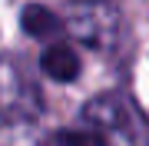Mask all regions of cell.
<instances>
[{
	"instance_id": "obj_3",
	"label": "cell",
	"mask_w": 149,
	"mask_h": 146,
	"mask_svg": "<svg viewBox=\"0 0 149 146\" xmlns=\"http://www.w3.org/2000/svg\"><path fill=\"white\" fill-rule=\"evenodd\" d=\"M63 146H106V140L96 133H63Z\"/></svg>"
},
{
	"instance_id": "obj_1",
	"label": "cell",
	"mask_w": 149,
	"mask_h": 146,
	"mask_svg": "<svg viewBox=\"0 0 149 146\" xmlns=\"http://www.w3.org/2000/svg\"><path fill=\"white\" fill-rule=\"evenodd\" d=\"M40 63H43V73L50 80H60V83L76 80V73H80V60H76V53L70 47H47Z\"/></svg>"
},
{
	"instance_id": "obj_2",
	"label": "cell",
	"mask_w": 149,
	"mask_h": 146,
	"mask_svg": "<svg viewBox=\"0 0 149 146\" xmlns=\"http://www.w3.org/2000/svg\"><path fill=\"white\" fill-rule=\"evenodd\" d=\"M20 23H23V30H27L30 37H50V33L60 30V17L53 10H47V7H40V3L23 7Z\"/></svg>"
}]
</instances>
